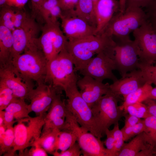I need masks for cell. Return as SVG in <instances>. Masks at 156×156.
<instances>
[{"label": "cell", "mask_w": 156, "mask_h": 156, "mask_svg": "<svg viewBox=\"0 0 156 156\" xmlns=\"http://www.w3.org/2000/svg\"><path fill=\"white\" fill-rule=\"evenodd\" d=\"M151 114L156 118V100L148 99L143 102Z\"/></svg>", "instance_id": "obj_47"}, {"label": "cell", "mask_w": 156, "mask_h": 156, "mask_svg": "<svg viewBox=\"0 0 156 156\" xmlns=\"http://www.w3.org/2000/svg\"><path fill=\"white\" fill-rule=\"evenodd\" d=\"M79 0H58L59 5L62 11L75 9Z\"/></svg>", "instance_id": "obj_43"}, {"label": "cell", "mask_w": 156, "mask_h": 156, "mask_svg": "<svg viewBox=\"0 0 156 156\" xmlns=\"http://www.w3.org/2000/svg\"><path fill=\"white\" fill-rule=\"evenodd\" d=\"M65 92L68 98L66 101L67 110L80 126L101 139L91 108L81 96L77 84L67 88Z\"/></svg>", "instance_id": "obj_7"}, {"label": "cell", "mask_w": 156, "mask_h": 156, "mask_svg": "<svg viewBox=\"0 0 156 156\" xmlns=\"http://www.w3.org/2000/svg\"><path fill=\"white\" fill-rule=\"evenodd\" d=\"M73 10L64 11L60 18L63 32L68 41L96 35V28L76 15Z\"/></svg>", "instance_id": "obj_14"}, {"label": "cell", "mask_w": 156, "mask_h": 156, "mask_svg": "<svg viewBox=\"0 0 156 156\" xmlns=\"http://www.w3.org/2000/svg\"><path fill=\"white\" fill-rule=\"evenodd\" d=\"M82 154L79 144L76 142L66 150L61 151L60 153L55 151L52 155L55 156H79Z\"/></svg>", "instance_id": "obj_39"}, {"label": "cell", "mask_w": 156, "mask_h": 156, "mask_svg": "<svg viewBox=\"0 0 156 156\" xmlns=\"http://www.w3.org/2000/svg\"><path fill=\"white\" fill-rule=\"evenodd\" d=\"M13 43L12 31L0 25V65L10 62Z\"/></svg>", "instance_id": "obj_23"}, {"label": "cell", "mask_w": 156, "mask_h": 156, "mask_svg": "<svg viewBox=\"0 0 156 156\" xmlns=\"http://www.w3.org/2000/svg\"><path fill=\"white\" fill-rule=\"evenodd\" d=\"M7 0H0V7H2L7 5Z\"/></svg>", "instance_id": "obj_55"}, {"label": "cell", "mask_w": 156, "mask_h": 156, "mask_svg": "<svg viewBox=\"0 0 156 156\" xmlns=\"http://www.w3.org/2000/svg\"><path fill=\"white\" fill-rule=\"evenodd\" d=\"M14 133L13 126L7 127L3 138L0 140V155L10 156L14 144Z\"/></svg>", "instance_id": "obj_28"}, {"label": "cell", "mask_w": 156, "mask_h": 156, "mask_svg": "<svg viewBox=\"0 0 156 156\" xmlns=\"http://www.w3.org/2000/svg\"><path fill=\"white\" fill-rule=\"evenodd\" d=\"M155 156H156V151L155 154Z\"/></svg>", "instance_id": "obj_57"}, {"label": "cell", "mask_w": 156, "mask_h": 156, "mask_svg": "<svg viewBox=\"0 0 156 156\" xmlns=\"http://www.w3.org/2000/svg\"><path fill=\"white\" fill-rule=\"evenodd\" d=\"M73 11L76 15L96 28L97 22L92 0H79Z\"/></svg>", "instance_id": "obj_24"}, {"label": "cell", "mask_w": 156, "mask_h": 156, "mask_svg": "<svg viewBox=\"0 0 156 156\" xmlns=\"http://www.w3.org/2000/svg\"><path fill=\"white\" fill-rule=\"evenodd\" d=\"M11 62L26 78L37 83L44 81L48 61L38 43L25 50L23 53L14 57Z\"/></svg>", "instance_id": "obj_3"}, {"label": "cell", "mask_w": 156, "mask_h": 156, "mask_svg": "<svg viewBox=\"0 0 156 156\" xmlns=\"http://www.w3.org/2000/svg\"><path fill=\"white\" fill-rule=\"evenodd\" d=\"M68 40L60 28L58 29L53 42V47L56 56L66 48Z\"/></svg>", "instance_id": "obj_37"}, {"label": "cell", "mask_w": 156, "mask_h": 156, "mask_svg": "<svg viewBox=\"0 0 156 156\" xmlns=\"http://www.w3.org/2000/svg\"><path fill=\"white\" fill-rule=\"evenodd\" d=\"M13 43L11 58L22 54L25 51L37 42V34L22 29L16 28L12 31Z\"/></svg>", "instance_id": "obj_21"}, {"label": "cell", "mask_w": 156, "mask_h": 156, "mask_svg": "<svg viewBox=\"0 0 156 156\" xmlns=\"http://www.w3.org/2000/svg\"><path fill=\"white\" fill-rule=\"evenodd\" d=\"M121 130L123 133L124 141H127L144 131L145 125L144 120H142L134 125L126 128L123 127Z\"/></svg>", "instance_id": "obj_35"}, {"label": "cell", "mask_w": 156, "mask_h": 156, "mask_svg": "<svg viewBox=\"0 0 156 156\" xmlns=\"http://www.w3.org/2000/svg\"><path fill=\"white\" fill-rule=\"evenodd\" d=\"M61 93L58 94L53 99L45 117L42 132L50 129L61 130L64 126L67 109L66 101L62 100Z\"/></svg>", "instance_id": "obj_17"}, {"label": "cell", "mask_w": 156, "mask_h": 156, "mask_svg": "<svg viewBox=\"0 0 156 156\" xmlns=\"http://www.w3.org/2000/svg\"><path fill=\"white\" fill-rule=\"evenodd\" d=\"M128 113L140 118L145 119L151 115L146 105L142 102H138L128 105L124 110Z\"/></svg>", "instance_id": "obj_33"}, {"label": "cell", "mask_w": 156, "mask_h": 156, "mask_svg": "<svg viewBox=\"0 0 156 156\" xmlns=\"http://www.w3.org/2000/svg\"><path fill=\"white\" fill-rule=\"evenodd\" d=\"M127 1V0H119L120 12L123 13L125 11L126 8Z\"/></svg>", "instance_id": "obj_50"}, {"label": "cell", "mask_w": 156, "mask_h": 156, "mask_svg": "<svg viewBox=\"0 0 156 156\" xmlns=\"http://www.w3.org/2000/svg\"><path fill=\"white\" fill-rule=\"evenodd\" d=\"M112 130L115 140L114 153V156H118L125 143L123 136L121 130L119 129L118 123L114 125Z\"/></svg>", "instance_id": "obj_36"}, {"label": "cell", "mask_w": 156, "mask_h": 156, "mask_svg": "<svg viewBox=\"0 0 156 156\" xmlns=\"http://www.w3.org/2000/svg\"><path fill=\"white\" fill-rule=\"evenodd\" d=\"M155 156V150L151 146L144 132L139 134L129 142L124 143L118 156Z\"/></svg>", "instance_id": "obj_19"}, {"label": "cell", "mask_w": 156, "mask_h": 156, "mask_svg": "<svg viewBox=\"0 0 156 156\" xmlns=\"http://www.w3.org/2000/svg\"><path fill=\"white\" fill-rule=\"evenodd\" d=\"M15 9L14 26L16 28L22 29L37 34L38 26L33 18L30 17L22 9Z\"/></svg>", "instance_id": "obj_26"}, {"label": "cell", "mask_w": 156, "mask_h": 156, "mask_svg": "<svg viewBox=\"0 0 156 156\" xmlns=\"http://www.w3.org/2000/svg\"><path fill=\"white\" fill-rule=\"evenodd\" d=\"M148 99L156 100V86L151 90L148 94Z\"/></svg>", "instance_id": "obj_51"}, {"label": "cell", "mask_w": 156, "mask_h": 156, "mask_svg": "<svg viewBox=\"0 0 156 156\" xmlns=\"http://www.w3.org/2000/svg\"><path fill=\"white\" fill-rule=\"evenodd\" d=\"M59 5L58 0H43L39 10V14L45 23L49 19L50 12L54 7Z\"/></svg>", "instance_id": "obj_38"}, {"label": "cell", "mask_w": 156, "mask_h": 156, "mask_svg": "<svg viewBox=\"0 0 156 156\" xmlns=\"http://www.w3.org/2000/svg\"><path fill=\"white\" fill-rule=\"evenodd\" d=\"M77 85L81 96L90 108L110 90L108 83H104L87 76L78 79Z\"/></svg>", "instance_id": "obj_15"}, {"label": "cell", "mask_w": 156, "mask_h": 156, "mask_svg": "<svg viewBox=\"0 0 156 156\" xmlns=\"http://www.w3.org/2000/svg\"><path fill=\"white\" fill-rule=\"evenodd\" d=\"M47 113L34 117H29L18 120L14 127V144L10 156H14L16 151L21 156L24 150L31 146L40 137Z\"/></svg>", "instance_id": "obj_6"}, {"label": "cell", "mask_w": 156, "mask_h": 156, "mask_svg": "<svg viewBox=\"0 0 156 156\" xmlns=\"http://www.w3.org/2000/svg\"><path fill=\"white\" fill-rule=\"evenodd\" d=\"M0 24L8 28L12 31L15 29L14 26L15 9L6 5L1 7Z\"/></svg>", "instance_id": "obj_31"}, {"label": "cell", "mask_w": 156, "mask_h": 156, "mask_svg": "<svg viewBox=\"0 0 156 156\" xmlns=\"http://www.w3.org/2000/svg\"><path fill=\"white\" fill-rule=\"evenodd\" d=\"M33 81L22 75L14 66L11 61L0 65V81L5 84L18 98L27 99L29 93L34 88Z\"/></svg>", "instance_id": "obj_12"}, {"label": "cell", "mask_w": 156, "mask_h": 156, "mask_svg": "<svg viewBox=\"0 0 156 156\" xmlns=\"http://www.w3.org/2000/svg\"><path fill=\"white\" fill-rule=\"evenodd\" d=\"M106 138L103 142L106 146V149L111 154V156H114V150L115 145V140L112 130L107 129L105 131Z\"/></svg>", "instance_id": "obj_41"}, {"label": "cell", "mask_w": 156, "mask_h": 156, "mask_svg": "<svg viewBox=\"0 0 156 156\" xmlns=\"http://www.w3.org/2000/svg\"><path fill=\"white\" fill-rule=\"evenodd\" d=\"M133 32L140 62L151 64L156 62V31L148 19Z\"/></svg>", "instance_id": "obj_10"}, {"label": "cell", "mask_w": 156, "mask_h": 156, "mask_svg": "<svg viewBox=\"0 0 156 156\" xmlns=\"http://www.w3.org/2000/svg\"><path fill=\"white\" fill-rule=\"evenodd\" d=\"M98 0H92L94 7V10L96 5V4Z\"/></svg>", "instance_id": "obj_56"}, {"label": "cell", "mask_w": 156, "mask_h": 156, "mask_svg": "<svg viewBox=\"0 0 156 156\" xmlns=\"http://www.w3.org/2000/svg\"><path fill=\"white\" fill-rule=\"evenodd\" d=\"M5 111L0 110V126L4 124Z\"/></svg>", "instance_id": "obj_53"}, {"label": "cell", "mask_w": 156, "mask_h": 156, "mask_svg": "<svg viewBox=\"0 0 156 156\" xmlns=\"http://www.w3.org/2000/svg\"><path fill=\"white\" fill-rule=\"evenodd\" d=\"M28 0H7V5L15 8L22 9Z\"/></svg>", "instance_id": "obj_48"}, {"label": "cell", "mask_w": 156, "mask_h": 156, "mask_svg": "<svg viewBox=\"0 0 156 156\" xmlns=\"http://www.w3.org/2000/svg\"><path fill=\"white\" fill-rule=\"evenodd\" d=\"M125 122L123 128L133 126L140 122L142 119L135 116L125 113L124 116Z\"/></svg>", "instance_id": "obj_45"}, {"label": "cell", "mask_w": 156, "mask_h": 156, "mask_svg": "<svg viewBox=\"0 0 156 156\" xmlns=\"http://www.w3.org/2000/svg\"><path fill=\"white\" fill-rule=\"evenodd\" d=\"M120 11L118 1L98 0L95 8L97 22L96 35L103 33L113 17Z\"/></svg>", "instance_id": "obj_18"}, {"label": "cell", "mask_w": 156, "mask_h": 156, "mask_svg": "<svg viewBox=\"0 0 156 156\" xmlns=\"http://www.w3.org/2000/svg\"><path fill=\"white\" fill-rule=\"evenodd\" d=\"M60 28L58 21L46 22L42 28L41 35L38 39L39 45L48 61L56 56L53 42Z\"/></svg>", "instance_id": "obj_20"}, {"label": "cell", "mask_w": 156, "mask_h": 156, "mask_svg": "<svg viewBox=\"0 0 156 156\" xmlns=\"http://www.w3.org/2000/svg\"><path fill=\"white\" fill-rule=\"evenodd\" d=\"M77 141V136L73 131L68 130H60L58 136L57 150L66 151Z\"/></svg>", "instance_id": "obj_29"}, {"label": "cell", "mask_w": 156, "mask_h": 156, "mask_svg": "<svg viewBox=\"0 0 156 156\" xmlns=\"http://www.w3.org/2000/svg\"><path fill=\"white\" fill-rule=\"evenodd\" d=\"M146 12L149 20H156V0H153L146 8Z\"/></svg>", "instance_id": "obj_46"}, {"label": "cell", "mask_w": 156, "mask_h": 156, "mask_svg": "<svg viewBox=\"0 0 156 156\" xmlns=\"http://www.w3.org/2000/svg\"><path fill=\"white\" fill-rule=\"evenodd\" d=\"M60 131L57 129H50L42 132L40 137L36 142L47 153L52 154L58 151L57 141Z\"/></svg>", "instance_id": "obj_25"}, {"label": "cell", "mask_w": 156, "mask_h": 156, "mask_svg": "<svg viewBox=\"0 0 156 156\" xmlns=\"http://www.w3.org/2000/svg\"><path fill=\"white\" fill-rule=\"evenodd\" d=\"M149 20L151 23L153 28L156 31V20Z\"/></svg>", "instance_id": "obj_54"}, {"label": "cell", "mask_w": 156, "mask_h": 156, "mask_svg": "<svg viewBox=\"0 0 156 156\" xmlns=\"http://www.w3.org/2000/svg\"><path fill=\"white\" fill-rule=\"evenodd\" d=\"M28 150L25 149L21 156H47V153L36 142H35Z\"/></svg>", "instance_id": "obj_40"}, {"label": "cell", "mask_w": 156, "mask_h": 156, "mask_svg": "<svg viewBox=\"0 0 156 156\" xmlns=\"http://www.w3.org/2000/svg\"><path fill=\"white\" fill-rule=\"evenodd\" d=\"M62 14V11L59 5L55 6L51 10L49 19L47 22L50 21L54 22L57 21L58 18H60Z\"/></svg>", "instance_id": "obj_44"}, {"label": "cell", "mask_w": 156, "mask_h": 156, "mask_svg": "<svg viewBox=\"0 0 156 156\" xmlns=\"http://www.w3.org/2000/svg\"><path fill=\"white\" fill-rule=\"evenodd\" d=\"M33 16L35 17L37 14H39V10L43 0H31Z\"/></svg>", "instance_id": "obj_49"}, {"label": "cell", "mask_w": 156, "mask_h": 156, "mask_svg": "<svg viewBox=\"0 0 156 156\" xmlns=\"http://www.w3.org/2000/svg\"><path fill=\"white\" fill-rule=\"evenodd\" d=\"M114 49V60L116 70L122 77L138 68L139 51L137 45L130 38L118 40Z\"/></svg>", "instance_id": "obj_9"}, {"label": "cell", "mask_w": 156, "mask_h": 156, "mask_svg": "<svg viewBox=\"0 0 156 156\" xmlns=\"http://www.w3.org/2000/svg\"><path fill=\"white\" fill-rule=\"evenodd\" d=\"M153 0H127L126 8L130 7L146 8Z\"/></svg>", "instance_id": "obj_42"}, {"label": "cell", "mask_w": 156, "mask_h": 156, "mask_svg": "<svg viewBox=\"0 0 156 156\" xmlns=\"http://www.w3.org/2000/svg\"><path fill=\"white\" fill-rule=\"evenodd\" d=\"M25 99H19L10 104L5 109L4 124L7 127L13 126L18 120L29 117L31 111Z\"/></svg>", "instance_id": "obj_22"}, {"label": "cell", "mask_w": 156, "mask_h": 156, "mask_svg": "<svg viewBox=\"0 0 156 156\" xmlns=\"http://www.w3.org/2000/svg\"><path fill=\"white\" fill-rule=\"evenodd\" d=\"M7 127L3 124L0 126V140L1 139L5 133Z\"/></svg>", "instance_id": "obj_52"}, {"label": "cell", "mask_w": 156, "mask_h": 156, "mask_svg": "<svg viewBox=\"0 0 156 156\" xmlns=\"http://www.w3.org/2000/svg\"><path fill=\"white\" fill-rule=\"evenodd\" d=\"M75 72L72 58L66 48L48 61L44 81L65 91L77 84L79 79Z\"/></svg>", "instance_id": "obj_2"}, {"label": "cell", "mask_w": 156, "mask_h": 156, "mask_svg": "<svg viewBox=\"0 0 156 156\" xmlns=\"http://www.w3.org/2000/svg\"><path fill=\"white\" fill-rule=\"evenodd\" d=\"M116 45L113 37L103 32L68 41L66 49L72 56L75 69L77 71L95 54L103 53L114 57Z\"/></svg>", "instance_id": "obj_1"}, {"label": "cell", "mask_w": 156, "mask_h": 156, "mask_svg": "<svg viewBox=\"0 0 156 156\" xmlns=\"http://www.w3.org/2000/svg\"><path fill=\"white\" fill-rule=\"evenodd\" d=\"M119 97L110 90L91 107L101 138L111 125L118 123L125 113L118 105Z\"/></svg>", "instance_id": "obj_4"}, {"label": "cell", "mask_w": 156, "mask_h": 156, "mask_svg": "<svg viewBox=\"0 0 156 156\" xmlns=\"http://www.w3.org/2000/svg\"><path fill=\"white\" fill-rule=\"evenodd\" d=\"M138 69L142 71L146 83L153 84L156 86V64L154 66L140 62Z\"/></svg>", "instance_id": "obj_34"}, {"label": "cell", "mask_w": 156, "mask_h": 156, "mask_svg": "<svg viewBox=\"0 0 156 156\" xmlns=\"http://www.w3.org/2000/svg\"><path fill=\"white\" fill-rule=\"evenodd\" d=\"M153 88L151 84L146 83L136 90L123 97L124 102L120 106L121 109L124 110L129 105L137 102H143L148 99L149 93Z\"/></svg>", "instance_id": "obj_27"}, {"label": "cell", "mask_w": 156, "mask_h": 156, "mask_svg": "<svg viewBox=\"0 0 156 156\" xmlns=\"http://www.w3.org/2000/svg\"><path fill=\"white\" fill-rule=\"evenodd\" d=\"M37 84L36 88L33 89L29 93L27 99L30 102L28 106L31 111L39 116L46 113L55 96L62 93V90L44 81Z\"/></svg>", "instance_id": "obj_13"}, {"label": "cell", "mask_w": 156, "mask_h": 156, "mask_svg": "<svg viewBox=\"0 0 156 156\" xmlns=\"http://www.w3.org/2000/svg\"><path fill=\"white\" fill-rule=\"evenodd\" d=\"M148 19L146 13L142 8H127L123 12H119L114 16L103 32L117 39L129 37L131 32L140 27Z\"/></svg>", "instance_id": "obj_5"}, {"label": "cell", "mask_w": 156, "mask_h": 156, "mask_svg": "<svg viewBox=\"0 0 156 156\" xmlns=\"http://www.w3.org/2000/svg\"><path fill=\"white\" fill-rule=\"evenodd\" d=\"M116 70L114 57L103 53L93 57L79 71L83 76L90 77L103 82L105 79H110L113 82L118 79L113 73Z\"/></svg>", "instance_id": "obj_11"}, {"label": "cell", "mask_w": 156, "mask_h": 156, "mask_svg": "<svg viewBox=\"0 0 156 156\" xmlns=\"http://www.w3.org/2000/svg\"><path fill=\"white\" fill-rule=\"evenodd\" d=\"M146 83L142 71L138 69L127 73L120 79L114 82L110 85V89L115 94L124 97Z\"/></svg>", "instance_id": "obj_16"}, {"label": "cell", "mask_w": 156, "mask_h": 156, "mask_svg": "<svg viewBox=\"0 0 156 156\" xmlns=\"http://www.w3.org/2000/svg\"><path fill=\"white\" fill-rule=\"evenodd\" d=\"M144 121L145 125L144 132L146 134L148 142L155 150L156 151V118L151 115Z\"/></svg>", "instance_id": "obj_30"}, {"label": "cell", "mask_w": 156, "mask_h": 156, "mask_svg": "<svg viewBox=\"0 0 156 156\" xmlns=\"http://www.w3.org/2000/svg\"><path fill=\"white\" fill-rule=\"evenodd\" d=\"M66 130L73 131L77 135V141L83 156H111L101 139L80 126L74 117L67 109L65 123L61 130Z\"/></svg>", "instance_id": "obj_8"}, {"label": "cell", "mask_w": 156, "mask_h": 156, "mask_svg": "<svg viewBox=\"0 0 156 156\" xmlns=\"http://www.w3.org/2000/svg\"><path fill=\"white\" fill-rule=\"evenodd\" d=\"M19 99L5 84L0 81V110H5L10 104Z\"/></svg>", "instance_id": "obj_32"}]
</instances>
